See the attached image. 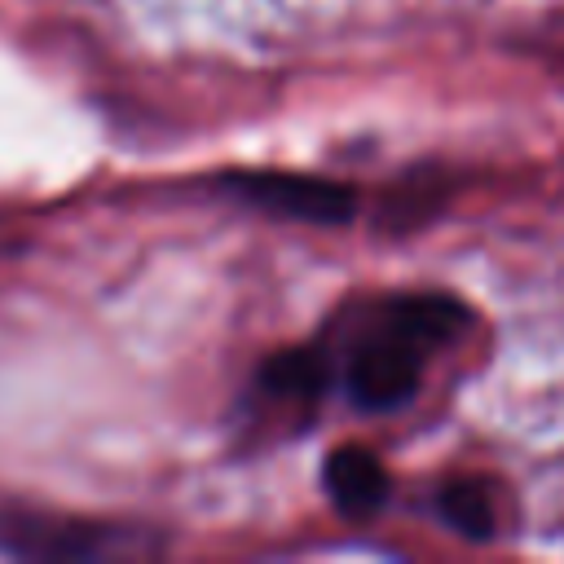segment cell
<instances>
[{"label":"cell","mask_w":564,"mask_h":564,"mask_svg":"<svg viewBox=\"0 0 564 564\" xmlns=\"http://www.w3.org/2000/svg\"><path fill=\"white\" fill-rule=\"evenodd\" d=\"M471 322V304L441 286L357 295L322 326L335 357V388L357 414H397L419 397L432 357L463 339Z\"/></svg>","instance_id":"6da1fadb"},{"label":"cell","mask_w":564,"mask_h":564,"mask_svg":"<svg viewBox=\"0 0 564 564\" xmlns=\"http://www.w3.org/2000/svg\"><path fill=\"white\" fill-rule=\"evenodd\" d=\"M0 551L18 560H141L163 551V533L132 520L9 502L0 507Z\"/></svg>","instance_id":"7a4b0ae2"},{"label":"cell","mask_w":564,"mask_h":564,"mask_svg":"<svg viewBox=\"0 0 564 564\" xmlns=\"http://www.w3.org/2000/svg\"><path fill=\"white\" fill-rule=\"evenodd\" d=\"M216 189L238 207L286 225L313 229H344L361 216V194L348 181L322 172H291V167H225L216 172Z\"/></svg>","instance_id":"3957f363"},{"label":"cell","mask_w":564,"mask_h":564,"mask_svg":"<svg viewBox=\"0 0 564 564\" xmlns=\"http://www.w3.org/2000/svg\"><path fill=\"white\" fill-rule=\"evenodd\" d=\"M335 392V357L322 330L300 344H282L251 370L247 414L264 427H304Z\"/></svg>","instance_id":"277c9868"},{"label":"cell","mask_w":564,"mask_h":564,"mask_svg":"<svg viewBox=\"0 0 564 564\" xmlns=\"http://www.w3.org/2000/svg\"><path fill=\"white\" fill-rule=\"evenodd\" d=\"M322 494L339 520L366 524L392 502V471L361 441H339L322 458Z\"/></svg>","instance_id":"5b68a950"},{"label":"cell","mask_w":564,"mask_h":564,"mask_svg":"<svg viewBox=\"0 0 564 564\" xmlns=\"http://www.w3.org/2000/svg\"><path fill=\"white\" fill-rule=\"evenodd\" d=\"M432 516L463 542H498L507 533V489L489 471H449L432 485Z\"/></svg>","instance_id":"8992f818"},{"label":"cell","mask_w":564,"mask_h":564,"mask_svg":"<svg viewBox=\"0 0 564 564\" xmlns=\"http://www.w3.org/2000/svg\"><path fill=\"white\" fill-rule=\"evenodd\" d=\"M449 172H432V167H414L405 176H397L392 194H383V207H379V229L388 234H414L423 229L445 203H449Z\"/></svg>","instance_id":"52a82bcc"}]
</instances>
